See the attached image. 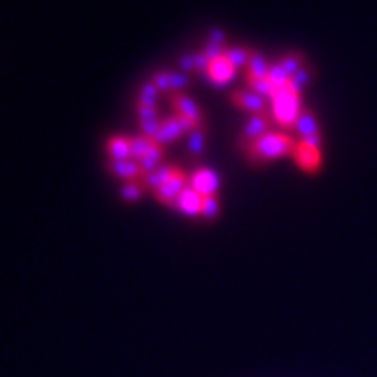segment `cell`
Masks as SVG:
<instances>
[{
  "instance_id": "6da1fadb",
  "label": "cell",
  "mask_w": 377,
  "mask_h": 377,
  "mask_svg": "<svg viewBox=\"0 0 377 377\" xmlns=\"http://www.w3.org/2000/svg\"><path fill=\"white\" fill-rule=\"evenodd\" d=\"M295 144V140L288 136L286 132H268L267 136L259 138V140H255V142L243 146V148H245L249 161L259 163V161H270V159L291 155Z\"/></svg>"
},
{
  "instance_id": "7a4b0ae2",
  "label": "cell",
  "mask_w": 377,
  "mask_h": 377,
  "mask_svg": "<svg viewBox=\"0 0 377 377\" xmlns=\"http://www.w3.org/2000/svg\"><path fill=\"white\" fill-rule=\"evenodd\" d=\"M301 111V94L291 89V84L276 89V94L272 98V117L276 119V123L283 129H295Z\"/></svg>"
},
{
  "instance_id": "3957f363",
  "label": "cell",
  "mask_w": 377,
  "mask_h": 377,
  "mask_svg": "<svg viewBox=\"0 0 377 377\" xmlns=\"http://www.w3.org/2000/svg\"><path fill=\"white\" fill-rule=\"evenodd\" d=\"M188 186H190V179H188L180 169H177V172L172 174L171 179L167 180V182L153 193H155V198H158L163 205L174 207L177 199L180 198V193L184 192Z\"/></svg>"
},
{
  "instance_id": "277c9868",
  "label": "cell",
  "mask_w": 377,
  "mask_h": 377,
  "mask_svg": "<svg viewBox=\"0 0 377 377\" xmlns=\"http://www.w3.org/2000/svg\"><path fill=\"white\" fill-rule=\"evenodd\" d=\"M270 127H272V117H270L268 111L249 117L245 127H243V132H241L243 146L251 144V142H255V140H259V138L262 136H267L268 132H270Z\"/></svg>"
},
{
  "instance_id": "5b68a950",
  "label": "cell",
  "mask_w": 377,
  "mask_h": 377,
  "mask_svg": "<svg viewBox=\"0 0 377 377\" xmlns=\"http://www.w3.org/2000/svg\"><path fill=\"white\" fill-rule=\"evenodd\" d=\"M291 155H293L295 163L299 165L305 172H316L322 167V151H320V148H312V146L302 144L301 140L295 144Z\"/></svg>"
},
{
  "instance_id": "8992f818",
  "label": "cell",
  "mask_w": 377,
  "mask_h": 377,
  "mask_svg": "<svg viewBox=\"0 0 377 377\" xmlns=\"http://www.w3.org/2000/svg\"><path fill=\"white\" fill-rule=\"evenodd\" d=\"M219 186V177H217V172L211 171V169H198V171L192 174V179H190V188H193V190H196L199 196H203V198L217 196Z\"/></svg>"
},
{
  "instance_id": "52a82bcc",
  "label": "cell",
  "mask_w": 377,
  "mask_h": 377,
  "mask_svg": "<svg viewBox=\"0 0 377 377\" xmlns=\"http://www.w3.org/2000/svg\"><path fill=\"white\" fill-rule=\"evenodd\" d=\"M232 103L236 108L251 113V115H257V113H264L267 111V98L259 96L253 90H236L232 92Z\"/></svg>"
},
{
  "instance_id": "ba28073f",
  "label": "cell",
  "mask_w": 377,
  "mask_h": 377,
  "mask_svg": "<svg viewBox=\"0 0 377 377\" xmlns=\"http://www.w3.org/2000/svg\"><path fill=\"white\" fill-rule=\"evenodd\" d=\"M108 171L115 174L117 179H123L127 182H138L144 179V172L140 165L134 159H124V161H108Z\"/></svg>"
},
{
  "instance_id": "9c48e42d",
  "label": "cell",
  "mask_w": 377,
  "mask_h": 377,
  "mask_svg": "<svg viewBox=\"0 0 377 377\" xmlns=\"http://www.w3.org/2000/svg\"><path fill=\"white\" fill-rule=\"evenodd\" d=\"M207 75H209L211 81L217 82V84H226V82L232 81L234 75H236V68H234L230 60L226 58V52H224V56L211 60V65H209Z\"/></svg>"
},
{
  "instance_id": "30bf717a",
  "label": "cell",
  "mask_w": 377,
  "mask_h": 377,
  "mask_svg": "<svg viewBox=\"0 0 377 377\" xmlns=\"http://www.w3.org/2000/svg\"><path fill=\"white\" fill-rule=\"evenodd\" d=\"M171 103L177 115L188 117V119H193L198 123H203V113H201V108L198 103L193 102L192 98L186 96L184 92H179V94H171Z\"/></svg>"
},
{
  "instance_id": "8fae6325",
  "label": "cell",
  "mask_w": 377,
  "mask_h": 377,
  "mask_svg": "<svg viewBox=\"0 0 377 377\" xmlns=\"http://www.w3.org/2000/svg\"><path fill=\"white\" fill-rule=\"evenodd\" d=\"M182 134H184V131H182V127H180L179 117L177 115L165 117L163 121H161V129H159L158 136L153 138V142L165 148L167 144H171L174 140H179Z\"/></svg>"
},
{
  "instance_id": "7c38bea8",
  "label": "cell",
  "mask_w": 377,
  "mask_h": 377,
  "mask_svg": "<svg viewBox=\"0 0 377 377\" xmlns=\"http://www.w3.org/2000/svg\"><path fill=\"white\" fill-rule=\"evenodd\" d=\"M201 207H203V196H199L193 188H186L184 192L180 193V198L174 203V209H179L180 213L188 215V217H196L201 215Z\"/></svg>"
},
{
  "instance_id": "4fadbf2b",
  "label": "cell",
  "mask_w": 377,
  "mask_h": 377,
  "mask_svg": "<svg viewBox=\"0 0 377 377\" xmlns=\"http://www.w3.org/2000/svg\"><path fill=\"white\" fill-rule=\"evenodd\" d=\"M174 172H177V167H171V165H161L159 169H155V171L150 172V174H144V179L140 180V182L144 184L146 190L155 192V190H159V188H161L167 180L171 179Z\"/></svg>"
},
{
  "instance_id": "5bb4252c",
  "label": "cell",
  "mask_w": 377,
  "mask_h": 377,
  "mask_svg": "<svg viewBox=\"0 0 377 377\" xmlns=\"http://www.w3.org/2000/svg\"><path fill=\"white\" fill-rule=\"evenodd\" d=\"M108 155L111 161H124V159L131 158V138L127 136H113L108 140Z\"/></svg>"
},
{
  "instance_id": "9a60e30c",
  "label": "cell",
  "mask_w": 377,
  "mask_h": 377,
  "mask_svg": "<svg viewBox=\"0 0 377 377\" xmlns=\"http://www.w3.org/2000/svg\"><path fill=\"white\" fill-rule=\"evenodd\" d=\"M270 73V63L267 62V58L262 54L251 56V60L247 63V82L261 81V79H268Z\"/></svg>"
},
{
  "instance_id": "2e32d148",
  "label": "cell",
  "mask_w": 377,
  "mask_h": 377,
  "mask_svg": "<svg viewBox=\"0 0 377 377\" xmlns=\"http://www.w3.org/2000/svg\"><path fill=\"white\" fill-rule=\"evenodd\" d=\"M295 131L301 134V138L316 136V134H320L318 121H316V117L312 111H309V110L301 111V115H299V119H297V123H295Z\"/></svg>"
},
{
  "instance_id": "e0dca14e",
  "label": "cell",
  "mask_w": 377,
  "mask_h": 377,
  "mask_svg": "<svg viewBox=\"0 0 377 377\" xmlns=\"http://www.w3.org/2000/svg\"><path fill=\"white\" fill-rule=\"evenodd\" d=\"M161 161H163V146L153 144V148L138 161V165H140V169H142L144 174H150V172L161 167Z\"/></svg>"
},
{
  "instance_id": "ac0fdd59",
  "label": "cell",
  "mask_w": 377,
  "mask_h": 377,
  "mask_svg": "<svg viewBox=\"0 0 377 377\" xmlns=\"http://www.w3.org/2000/svg\"><path fill=\"white\" fill-rule=\"evenodd\" d=\"M153 140L148 136H144V134H140V136H132L131 138V158L134 159V161H140V159L144 158L146 153L153 148Z\"/></svg>"
},
{
  "instance_id": "d6986e66",
  "label": "cell",
  "mask_w": 377,
  "mask_h": 377,
  "mask_svg": "<svg viewBox=\"0 0 377 377\" xmlns=\"http://www.w3.org/2000/svg\"><path fill=\"white\" fill-rule=\"evenodd\" d=\"M158 96L159 90L153 82H146L144 87L140 89V94H138V103L140 106H146V108H158Z\"/></svg>"
},
{
  "instance_id": "ffe728a7",
  "label": "cell",
  "mask_w": 377,
  "mask_h": 377,
  "mask_svg": "<svg viewBox=\"0 0 377 377\" xmlns=\"http://www.w3.org/2000/svg\"><path fill=\"white\" fill-rule=\"evenodd\" d=\"M280 63L281 68L286 69L289 75L293 77L297 71H301V69L305 68V56H302L301 52H291V54L283 56L280 60Z\"/></svg>"
},
{
  "instance_id": "44dd1931",
  "label": "cell",
  "mask_w": 377,
  "mask_h": 377,
  "mask_svg": "<svg viewBox=\"0 0 377 377\" xmlns=\"http://www.w3.org/2000/svg\"><path fill=\"white\" fill-rule=\"evenodd\" d=\"M251 56H253V52H249L247 49H226V58L236 69L247 68Z\"/></svg>"
},
{
  "instance_id": "7402d4cb",
  "label": "cell",
  "mask_w": 377,
  "mask_h": 377,
  "mask_svg": "<svg viewBox=\"0 0 377 377\" xmlns=\"http://www.w3.org/2000/svg\"><path fill=\"white\" fill-rule=\"evenodd\" d=\"M268 81L274 84L276 89H281V87H286L291 81V75H289L286 69L281 68V63H274V65H270V73H268Z\"/></svg>"
},
{
  "instance_id": "603a6c76",
  "label": "cell",
  "mask_w": 377,
  "mask_h": 377,
  "mask_svg": "<svg viewBox=\"0 0 377 377\" xmlns=\"http://www.w3.org/2000/svg\"><path fill=\"white\" fill-rule=\"evenodd\" d=\"M247 87H249V90H253V92H257L259 96L262 98H274L276 94V87L272 84V82L268 81V79H261V81H251V82H247Z\"/></svg>"
},
{
  "instance_id": "cb8c5ba5",
  "label": "cell",
  "mask_w": 377,
  "mask_h": 377,
  "mask_svg": "<svg viewBox=\"0 0 377 377\" xmlns=\"http://www.w3.org/2000/svg\"><path fill=\"white\" fill-rule=\"evenodd\" d=\"M146 192L144 184L138 180V182H127V184L123 186V190H121V198L124 199V201H138V199L142 198Z\"/></svg>"
},
{
  "instance_id": "d4e9b609",
  "label": "cell",
  "mask_w": 377,
  "mask_h": 377,
  "mask_svg": "<svg viewBox=\"0 0 377 377\" xmlns=\"http://www.w3.org/2000/svg\"><path fill=\"white\" fill-rule=\"evenodd\" d=\"M205 132L203 129H198L190 134V140H188V151L192 155H201V151L205 150Z\"/></svg>"
},
{
  "instance_id": "484cf974",
  "label": "cell",
  "mask_w": 377,
  "mask_h": 377,
  "mask_svg": "<svg viewBox=\"0 0 377 377\" xmlns=\"http://www.w3.org/2000/svg\"><path fill=\"white\" fill-rule=\"evenodd\" d=\"M310 79H312V69L310 68H305L301 69V71H297L295 75L291 77V81H289V84H291V89L295 90V92H299L301 94V90L307 87L310 82Z\"/></svg>"
},
{
  "instance_id": "4316f807",
  "label": "cell",
  "mask_w": 377,
  "mask_h": 377,
  "mask_svg": "<svg viewBox=\"0 0 377 377\" xmlns=\"http://www.w3.org/2000/svg\"><path fill=\"white\" fill-rule=\"evenodd\" d=\"M220 207L219 199L217 196H211V198H203V207H201V215L205 217L207 220H215L219 217Z\"/></svg>"
},
{
  "instance_id": "83f0119b",
  "label": "cell",
  "mask_w": 377,
  "mask_h": 377,
  "mask_svg": "<svg viewBox=\"0 0 377 377\" xmlns=\"http://www.w3.org/2000/svg\"><path fill=\"white\" fill-rule=\"evenodd\" d=\"M169 73V82H171V90L172 94H179V92H182V90L190 84V79L184 75V73H174V71H167Z\"/></svg>"
},
{
  "instance_id": "f1b7e54d",
  "label": "cell",
  "mask_w": 377,
  "mask_h": 377,
  "mask_svg": "<svg viewBox=\"0 0 377 377\" xmlns=\"http://www.w3.org/2000/svg\"><path fill=\"white\" fill-rule=\"evenodd\" d=\"M159 129H161V121L159 119H148V121H140V131H142V134L148 138H153L158 136Z\"/></svg>"
},
{
  "instance_id": "f546056e",
  "label": "cell",
  "mask_w": 377,
  "mask_h": 377,
  "mask_svg": "<svg viewBox=\"0 0 377 377\" xmlns=\"http://www.w3.org/2000/svg\"><path fill=\"white\" fill-rule=\"evenodd\" d=\"M151 82H153V84L158 87L159 92H169V94H172L171 82H169V73H167V71L155 73V75L151 77Z\"/></svg>"
},
{
  "instance_id": "4dcf8cb0",
  "label": "cell",
  "mask_w": 377,
  "mask_h": 377,
  "mask_svg": "<svg viewBox=\"0 0 377 377\" xmlns=\"http://www.w3.org/2000/svg\"><path fill=\"white\" fill-rule=\"evenodd\" d=\"M209 65H211V60L207 58L205 52L193 56V71H198V73H207V71H209Z\"/></svg>"
},
{
  "instance_id": "1f68e13d",
  "label": "cell",
  "mask_w": 377,
  "mask_h": 377,
  "mask_svg": "<svg viewBox=\"0 0 377 377\" xmlns=\"http://www.w3.org/2000/svg\"><path fill=\"white\" fill-rule=\"evenodd\" d=\"M136 113L140 117V121H148V119H159L158 117V110H153V108H146V106H136Z\"/></svg>"
},
{
  "instance_id": "d6a6232c",
  "label": "cell",
  "mask_w": 377,
  "mask_h": 377,
  "mask_svg": "<svg viewBox=\"0 0 377 377\" xmlns=\"http://www.w3.org/2000/svg\"><path fill=\"white\" fill-rule=\"evenodd\" d=\"M301 142L307 146H312V148H320V146H322V136H320V134H316V136L301 138Z\"/></svg>"
},
{
  "instance_id": "836d02e7",
  "label": "cell",
  "mask_w": 377,
  "mask_h": 377,
  "mask_svg": "<svg viewBox=\"0 0 377 377\" xmlns=\"http://www.w3.org/2000/svg\"><path fill=\"white\" fill-rule=\"evenodd\" d=\"M180 69H184V71H192L193 69V56H184V58L180 60Z\"/></svg>"
}]
</instances>
